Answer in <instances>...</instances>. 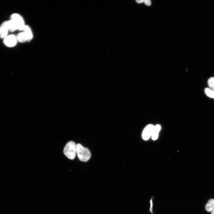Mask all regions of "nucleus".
Segmentation results:
<instances>
[{
	"mask_svg": "<svg viewBox=\"0 0 214 214\" xmlns=\"http://www.w3.org/2000/svg\"><path fill=\"white\" fill-rule=\"evenodd\" d=\"M208 85L210 89L214 90V78H210L208 82Z\"/></svg>",
	"mask_w": 214,
	"mask_h": 214,
	"instance_id": "obj_14",
	"label": "nucleus"
},
{
	"mask_svg": "<svg viewBox=\"0 0 214 214\" xmlns=\"http://www.w3.org/2000/svg\"><path fill=\"white\" fill-rule=\"evenodd\" d=\"M76 153L79 159L82 161L87 162L91 157V154L89 150L84 147L80 144L76 145Z\"/></svg>",
	"mask_w": 214,
	"mask_h": 214,
	"instance_id": "obj_1",
	"label": "nucleus"
},
{
	"mask_svg": "<svg viewBox=\"0 0 214 214\" xmlns=\"http://www.w3.org/2000/svg\"><path fill=\"white\" fill-rule=\"evenodd\" d=\"M153 199L154 197H152L149 201L150 207L149 209V211L150 213L152 214H154V213L153 212V208L154 206Z\"/></svg>",
	"mask_w": 214,
	"mask_h": 214,
	"instance_id": "obj_13",
	"label": "nucleus"
},
{
	"mask_svg": "<svg viewBox=\"0 0 214 214\" xmlns=\"http://www.w3.org/2000/svg\"><path fill=\"white\" fill-rule=\"evenodd\" d=\"M17 41L23 43L28 41V37L24 32L19 33L17 36Z\"/></svg>",
	"mask_w": 214,
	"mask_h": 214,
	"instance_id": "obj_8",
	"label": "nucleus"
},
{
	"mask_svg": "<svg viewBox=\"0 0 214 214\" xmlns=\"http://www.w3.org/2000/svg\"><path fill=\"white\" fill-rule=\"evenodd\" d=\"M11 19L13 20L16 23L17 27L18 30H23L26 26L24 20L22 17L19 14H14L11 15Z\"/></svg>",
	"mask_w": 214,
	"mask_h": 214,
	"instance_id": "obj_3",
	"label": "nucleus"
},
{
	"mask_svg": "<svg viewBox=\"0 0 214 214\" xmlns=\"http://www.w3.org/2000/svg\"><path fill=\"white\" fill-rule=\"evenodd\" d=\"M6 25L9 31L11 32H14L18 30L16 23L11 19L10 21H6Z\"/></svg>",
	"mask_w": 214,
	"mask_h": 214,
	"instance_id": "obj_7",
	"label": "nucleus"
},
{
	"mask_svg": "<svg viewBox=\"0 0 214 214\" xmlns=\"http://www.w3.org/2000/svg\"><path fill=\"white\" fill-rule=\"evenodd\" d=\"M23 31L27 35L28 41L31 40L33 39V34L29 27L27 26H25Z\"/></svg>",
	"mask_w": 214,
	"mask_h": 214,
	"instance_id": "obj_10",
	"label": "nucleus"
},
{
	"mask_svg": "<svg viewBox=\"0 0 214 214\" xmlns=\"http://www.w3.org/2000/svg\"><path fill=\"white\" fill-rule=\"evenodd\" d=\"M211 214H214V209L211 211Z\"/></svg>",
	"mask_w": 214,
	"mask_h": 214,
	"instance_id": "obj_17",
	"label": "nucleus"
},
{
	"mask_svg": "<svg viewBox=\"0 0 214 214\" xmlns=\"http://www.w3.org/2000/svg\"><path fill=\"white\" fill-rule=\"evenodd\" d=\"M17 41V37L14 35H10L5 38L4 43L8 47H12L16 45Z\"/></svg>",
	"mask_w": 214,
	"mask_h": 214,
	"instance_id": "obj_5",
	"label": "nucleus"
},
{
	"mask_svg": "<svg viewBox=\"0 0 214 214\" xmlns=\"http://www.w3.org/2000/svg\"><path fill=\"white\" fill-rule=\"evenodd\" d=\"M136 2L138 3H140L144 2V1H143V0H137V1H136Z\"/></svg>",
	"mask_w": 214,
	"mask_h": 214,
	"instance_id": "obj_16",
	"label": "nucleus"
},
{
	"mask_svg": "<svg viewBox=\"0 0 214 214\" xmlns=\"http://www.w3.org/2000/svg\"><path fill=\"white\" fill-rule=\"evenodd\" d=\"M214 209V199H211L208 201L206 206V209L208 212H211Z\"/></svg>",
	"mask_w": 214,
	"mask_h": 214,
	"instance_id": "obj_11",
	"label": "nucleus"
},
{
	"mask_svg": "<svg viewBox=\"0 0 214 214\" xmlns=\"http://www.w3.org/2000/svg\"><path fill=\"white\" fill-rule=\"evenodd\" d=\"M144 2L145 4L148 6H150L151 5V2L150 0H145Z\"/></svg>",
	"mask_w": 214,
	"mask_h": 214,
	"instance_id": "obj_15",
	"label": "nucleus"
},
{
	"mask_svg": "<svg viewBox=\"0 0 214 214\" xmlns=\"http://www.w3.org/2000/svg\"><path fill=\"white\" fill-rule=\"evenodd\" d=\"M64 153L69 159H74L77 154L76 145L73 141L68 142L64 149Z\"/></svg>",
	"mask_w": 214,
	"mask_h": 214,
	"instance_id": "obj_2",
	"label": "nucleus"
},
{
	"mask_svg": "<svg viewBox=\"0 0 214 214\" xmlns=\"http://www.w3.org/2000/svg\"><path fill=\"white\" fill-rule=\"evenodd\" d=\"M161 129V127L159 125H157L154 126L152 136V139L153 140L155 141L157 139Z\"/></svg>",
	"mask_w": 214,
	"mask_h": 214,
	"instance_id": "obj_9",
	"label": "nucleus"
},
{
	"mask_svg": "<svg viewBox=\"0 0 214 214\" xmlns=\"http://www.w3.org/2000/svg\"><path fill=\"white\" fill-rule=\"evenodd\" d=\"M154 126L152 124H149L144 129L142 134L143 139L147 140L152 136Z\"/></svg>",
	"mask_w": 214,
	"mask_h": 214,
	"instance_id": "obj_4",
	"label": "nucleus"
},
{
	"mask_svg": "<svg viewBox=\"0 0 214 214\" xmlns=\"http://www.w3.org/2000/svg\"><path fill=\"white\" fill-rule=\"evenodd\" d=\"M8 31L6 26V21H5L0 26V37L2 39H5L7 36Z\"/></svg>",
	"mask_w": 214,
	"mask_h": 214,
	"instance_id": "obj_6",
	"label": "nucleus"
},
{
	"mask_svg": "<svg viewBox=\"0 0 214 214\" xmlns=\"http://www.w3.org/2000/svg\"><path fill=\"white\" fill-rule=\"evenodd\" d=\"M205 92L208 97L214 98V90L211 89L209 88H206L205 89Z\"/></svg>",
	"mask_w": 214,
	"mask_h": 214,
	"instance_id": "obj_12",
	"label": "nucleus"
}]
</instances>
